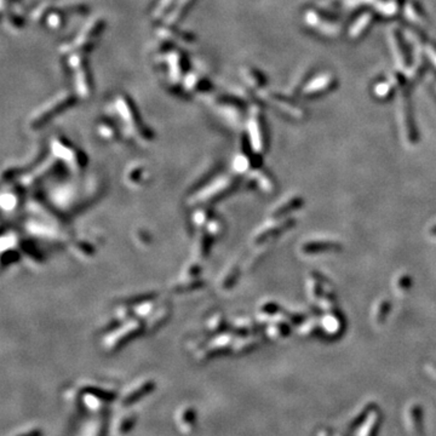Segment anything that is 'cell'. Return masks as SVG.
Instances as JSON below:
<instances>
[{"instance_id": "2", "label": "cell", "mask_w": 436, "mask_h": 436, "mask_svg": "<svg viewBox=\"0 0 436 436\" xmlns=\"http://www.w3.org/2000/svg\"><path fill=\"white\" fill-rule=\"evenodd\" d=\"M409 431L412 436H423L422 411L419 406H412L409 411Z\"/></svg>"}, {"instance_id": "6", "label": "cell", "mask_w": 436, "mask_h": 436, "mask_svg": "<svg viewBox=\"0 0 436 436\" xmlns=\"http://www.w3.org/2000/svg\"><path fill=\"white\" fill-rule=\"evenodd\" d=\"M429 233H430V235H432V237H436V224L434 225V227L430 228Z\"/></svg>"}, {"instance_id": "5", "label": "cell", "mask_w": 436, "mask_h": 436, "mask_svg": "<svg viewBox=\"0 0 436 436\" xmlns=\"http://www.w3.org/2000/svg\"><path fill=\"white\" fill-rule=\"evenodd\" d=\"M410 286H411V279H410V277H407V275H404V277H401L399 279V281H397V288H399V290L406 291V290H409Z\"/></svg>"}, {"instance_id": "3", "label": "cell", "mask_w": 436, "mask_h": 436, "mask_svg": "<svg viewBox=\"0 0 436 436\" xmlns=\"http://www.w3.org/2000/svg\"><path fill=\"white\" fill-rule=\"evenodd\" d=\"M389 312H390V302H389V300H383V302L379 304L378 312L375 316L376 322H378V324H382V322H383L385 320V318H387Z\"/></svg>"}, {"instance_id": "4", "label": "cell", "mask_w": 436, "mask_h": 436, "mask_svg": "<svg viewBox=\"0 0 436 436\" xmlns=\"http://www.w3.org/2000/svg\"><path fill=\"white\" fill-rule=\"evenodd\" d=\"M302 203H303L302 199H299V197H296V199L288 202L286 206L279 209L277 213L278 215H285V213H287L288 211H292V210H296V209L299 208V206H302Z\"/></svg>"}, {"instance_id": "1", "label": "cell", "mask_w": 436, "mask_h": 436, "mask_svg": "<svg viewBox=\"0 0 436 436\" xmlns=\"http://www.w3.org/2000/svg\"><path fill=\"white\" fill-rule=\"evenodd\" d=\"M341 250V245L334 241H312L302 246L303 253L307 255H318V253L330 252V251Z\"/></svg>"}]
</instances>
